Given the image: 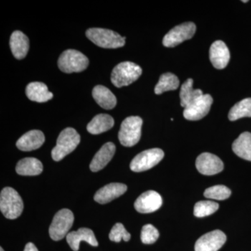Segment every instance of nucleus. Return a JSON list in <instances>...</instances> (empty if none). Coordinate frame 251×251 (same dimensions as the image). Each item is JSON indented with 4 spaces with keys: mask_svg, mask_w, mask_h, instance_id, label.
<instances>
[{
    "mask_svg": "<svg viewBox=\"0 0 251 251\" xmlns=\"http://www.w3.org/2000/svg\"><path fill=\"white\" fill-rule=\"evenodd\" d=\"M196 31V25L192 22L184 23L176 26L165 35L163 39V46L173 48L179 45L184 41L191 39Z\"/></svg>",
    "mask_w": 251,
    "mask_h": 251,
    "instance_id": "obj_9",
    "label": "nucleus"
},
{
    "mask_svg": "<svg viewBox=\"0 0 251 251\" xmlns=\"http://www.w3.org/2000/svg\"><path fill=\"white\" fill-rule=\"evenodd\" d=\"M24 251H39V250L34 244L28 243L27 245L25 246V248Z\"/></svg>",
    "mask_w": 251,
    "mask_h": 251,
    "instance_id": "obj_32",
    "label": "nucleus"
},
{
    "mask_svg": "<svg viewBox=\"0 0 251 251\" xmlns=\"http://www.w3.org/2000/svg\"><path fill=\"white\" fill-rule=\"evenodd\" d=\"M179 78L171 73H166L160 77L158 83L155 87V94H163L168 91L175 90L179 87Z\"/></svg>",
    "mask_w": 251,
    "mask_h": 251,
    "instance_id": "obj_26",
    "label": "nucleus"
},
{
    "mask_svg": "<svg viewBox=\"0 0 251 251\" xmlns=\"http://www.w3.org/2000/svg\"><path fill=\"white\" fill-rule=\"evenodd\" d=\"M109 238L112 242L119 243L123 239L125 242H128L130 239V234L127 232L123 224L117 223L112 227Z\"/></svg>",
    "mask_w": 251,
    "mask_h": 251,
    "instance_id": "obj_30",
    "label": "nucleus"
},
{
    "mask_svg": "<svg viewBox=\"0 0 251 251\" xmlns=\"http://www.w3.org/2000/svg\"><path fill=\"white\" fill-rule=\"evenodd\" d=\"M248 1H249L248 0H246V1H244V0H243L242 2L247 3Z\"/></svg>",
    "mask_w": 251,
    "mask_h": 251,
    "instance_id": "obj_33",
    "label": "nucleus"
},
{
    "mask_svg": "<svg viewBox=\"0 0 251 251\" xmlns=\"http://www.w3.org/2000/svg\"><path fill=\"white\" fill-rule=\"evenodd\" d=\"M243 117H251V98L243 99L229 110L228 118L230 121H236Z\"/></svg>",
    "mask_w": 251,
    "mask_h": 251,
    "instance_id": "obj_27",
    "label": "nucleus"
},
{
    "mask_svg": "<svg viewBox=\"0 0 251 251\" xmlns=\"http://www.w3.org/2000/svg\"><path fill=\"white\" fill-rule=\"evenodd\" d=\"M196 168L200 173L207 176L218 174L223 171L224 163L221 158L211 153H202L198 157Z\"/></svg>",
    "mask_w": 251,
    "mask_h": 251,
    "instance_id": "obj_12",
    "label": "nucleus"
},
{
    "mask_svg": "<svg viewBox=\"0 0 251 251\" xmlns=\"http://www.w3.org/2000/svg\"><path fill=\"white\" fill-rule=\"evenodd\" d=\"M213 99L210 94H203L184 108V117L190 121H198L210 111Z\"/></svg>",
    "mask_w": 251,
    "mask_h": 251,
    "instance_id": "obj_10",
    "label": "nucleus"
},
{
    "mask_svg": "<svg viewBox=\"0 0 251 251\" xmlns=\"http://www.w3.org/2000/svg\"><path fill=\"white\" fill-rule=\"evenodd\" d=\"M126 191V185L121 183H111L100 188L94 195V199L99 204H106L120 197Z\"/></svg>",
    "mask_w": 251,
    "mask_h": 251,
    "instance_id": "obj_15",
    "label": "nucleus"
},
{
    "mask_svg": "<svg viewBox=\"0 0 251 251\" xmlns=\"http://www.w3.org/2000/svg\"><path fill=\"white\" fill-rule=\"evenodd\" d=\"M116 147L111 142L105 143L96 153L90 163V170L94 173L100 171L108 165L115 155Z\"/></svg>",
    "mask_w": 251,
    "mask_h": 251,
    "instance_id": "obj_18",
    "label": "nucleus"
},
{
    "mask_svg": "<svg viewBox=\"0 0 251 251\" xmlns=\"http://www.w3.org/2000/svg\"><path fill=\"white\" fill-rule=\"evenodd\" d=\"M143 123V120L138 116L127 117L122 122L118 137L123 146L130 148L140 141Z\"/></svg>",
    "mask_w": 251,
    "mask_h": 251,
    "instance_id": "obj_5",
    "label": "nucleus"
},
{
    "mask_svg": "<svg viewBox=\"0 0 251 251\" xmlns=\"http://www.w3.org/2000/svg\"><path fill=\"white\" fill-rule=\"evenodd\" d=\"M202 95V90L193 89V79H188L181 86V90H180L179 96L181 106L184 107V108H186L196 99Z\"/></svg>",
    "mask_w": 251,
    "mask_h": 251,
    "instance_id": "obj_25",
    "label": "nucleus"
},
{
    "mask_svg": "<svg viewBox=\"0 0 251 251\" xmlns=\"http://www.w3.org/2000/svg\"><path fill=\"white\" fill-rule=\"evenodd\" d=\"M88 66V58L76 50H67L62 52L58 59L59 69L66 74L83 72Z\"/></svg>",
    "mask_w": 251,
    "mask_h": 251,
    "instance_id": "obj_6",
    "label": "nucleus"
},
{
    "mask_svg": "<svg viewBox=\"0 0 251 251\" xmlns=\"http://www.w3.org/2000/svg\"><path fill=\"white\" fill-rule=\"evenodd\" d=\"M74 216L72 211L62 209L54 215L49 227V234L54 241L62 240L67 237L74 224Z\"/></svg>",
    "mask_w": 251,
    "mask_h": 251,
    "instance_id": "obj_7",
    "label": "nucleus"
},
{
    "mask_svg": "<svg viewBox=\"0 0 251 251\" xmlns=\"http://www.w3.org/2000/svg\"><path fill=\"white\" fill-rule=\"evenodd\" d=\"M229 58L230 54L228 48L224 41H216L211 44L209 50V59L216 69H225L228 64Z\"/></svg>",
    "mask_w": 251,
    "mask_h": 251,
    "instance_id": "obj_14",
    "label": "nucleus"
},
{
    "mask_svg": "<svg viewBox=\"0 0 251 251\" xmlns=\"http://www.w3.org/2000/svg\"><path fill=\"white\" fill-rule=\"evenodd\" d=\"M24 204L17 191L11 187H6L0 194V210L8 219H16L22 214Z\"/></svg>",
    "mask_w": 251,
    "mask_h": 251,
    "instance_id": "obj_2",
    "label": "nucleus"
},
{
    "mask_svg": "<svg viewBox=\"0 0 251 251\" xmlns=\"http://www.w3.org/2000/svg\"><path fill=\"white\" fill-rule=\"evenodd\" d=\"M80 142V135L73 128L63 130L57 140V145L52 150V158L54 161H60L66 156L72 153Z\"/></svg>",
    "mask_w": 251,
    "mask_h": 251,
    "instance_id": "obj_3",
    "label": "nucleus"
},
{
    "mask_svg": "<svg viewBox=\"0 0 251 251\" xmlns=\"http://www.w3.org/2000/svg\"><path fill=\"white\" fill-rule=\"evenodd\" d=\"M10 48L16 59H23L29 51V39L22 31H14L10 38Z\"/></svg>",
    "mask_w": 251,
    "mask_h": 251,
    "instance_id": "obj_19",
    "label": "nucleus"
},
{
    "mask_svg": "<svg viewBox=\"0 0 251 251\" xmlns=\"http://www.w3.org/2000/svg\"><path fill=\"white\" fill-rule=\"evenodd\" d=\"M143 70L135 63L125 62L120 63L114 68L111 74V82L115 87L128 86L139 78Z\"/></svg>",
    "mask_w": 251,
    "mask_h": 251,
    "instance_id": "obj_4",
    "label": "nucleus"
},
{
    "mask_svg": "<svg viewBox=\"0 0 251 251\" xmlns=\"http://www.w3.org/2000/svg\"><path fill=\"white\" fill-rule=\"evenodd\" d=\"M227 240L222 231L216 229L208 232L198 239L195 251H218Z\"/></svg>",
    "mask_w": 251,
    "mask_h": 251,
    "instance_id": "obj_11",
    "label": "nucleus"
},
{
    "mask_svg": "<svg viewBox=\"0 0 251 251\" xmlns=\"http://www.w3.org/2000/svg\"><path fill=\"white\" fill-rule=\"evenodd\" d=\"M159 237L158 229L151 224L145 225L141 232V241L145 244H152Z\"/></svg>",
    "mask_w": 251,
    "mask_h": 251,
    "instance_id": "obj_31",
    "label": "nucleus"
},
{
    "mask_svg": "<svg viewBox=\"0 0 251 251\" xmlns=\"http://www.w3.org/2000/svg\"><path fill=\"white\" fill-rule=\"evenodd\" d=\"M115 125L114 119L108 114H99L88 124L87 129L93 135L100 134L111 129Z\"/></svg>",
    "mask_w": 251,
    "mask_h": 251,
    "instance_id": "obj_22",
    "label": "nucleus"
},
{
    "mask_svg": "<svg viewBox=\"0 0 251 251\" xmlns=\"http://www.w3.org/2000/svg\"><path fill=\"white\" fill-rule=\"evenodd\" d=\"M67 242L73 251H77L82 241L88 243L92 247H98V241L96 239L93 231L86 227H82L77 231H73L67 234Z\"/></svg>",
    "mask_w": 251,
    "mask_h": 251,
    "instance_id": "obj_16",
    "label": "nucleus"
},
{
    "mask_svg": "<svg viewBox=\"0 0 251 251\" xmlns=\"http://www.w3.org/2000/svg\"><path fill=\"white\" fill-rule=\"evenodd\" d=\"M16 171L23 176H36L42 173L43 164L37 158H25L18 162Z\"/></svg>",
    "mask_w": 251,
    "mask_h": 251,
    "instance_id": "obj_23",
    "label": "nucleus"
},
{
    "mask_svg": "<svg viewBox=\"0 0 251 251\" xmlns=\"http://www.w3.org/2000/svg\"><path fill=\"white\" fill-rule=\"evenodd\" d=\"M25 93L29 100L37 103H45L53 97V94L49 92L47 86L40 82L29 83L26 87Z\"/></svg>",
    "mask_w": 251,
    "mask_h": 251,
    "instance_id": "obj_20",
    "label": "nucleus"
},
{
    "mask_svg": "<svg viewBox=\"0 0 251 251\" xmlns=\"http://www.w3.org/2000/svg\"><path fill=\"white\" fill-rule=\"evenodd\" d=\"M230 189L224 185H216L206 188L204 193V197L216 201H224L231 196Z\"/></svg>",
    "mask_w": 251,
    "mask_h": 251,
    "instance_id": "obj_29",
    "label": "nucleus"
},
{
    "mask_svg": "<svg viewBox=\"0 0 251 251\" xmlns=\"http://www.w3.org/2000/svg\"><path fill=\"white\" fill-rule=\"evenodd\" d=\"M232 150L237 156L251 161V133L244 132L234 140Z\"/></svg>",
    "mask_w": 251,
    "mask_h": 251,
    "instance_id": "obj_24",
    "label": "nucleus"
},
{
    "mask_svg": "<svg viewBox=\"0 0 251 251\" xmlns=\"http://www.w3.org/2000/svg\"><path fill=\"white\" fill-rule=\"evenodd\" d=\"M0 251H4V249H2V248H0Z\"/></svg>",
    "mask_w": 251,
    "mask_h": 251,
    "instance_id": "obj_34",
    "label": "nucleus"
},
{
    "mask_svg": "<svg viewBox=\"0 0 251 251\" xmlns=\"http://www.w3.org/2000/svg\"><path fill=\"white\" fill-rule=\"evenodd\" d=\"M219 205L217 202L213 201H200L195 204L194 215L196 217L202 218L211 215L219 209Z\"/></svg>",
    "mask_w": 251,
    "mask_h": 251,
    "instance_id": "obj_28",
    "label": "nucleus"
},
{
    "mask_svg": "<svg viewBox=\"0 0 251 251\" xmlns=\"http://www.w3.org/2000/svg\"><path fill=\"white\" fill-rule=\"evenodd\" d=\"M45 142V135L39 130L28 131L19 138L16 143V147L23 151H30L37 150L42 146Z\"/></svg>",
    "mask_w": 251,
    "mask_h": 251,
    "instance_id": "obj_17",
    "label": "nucleus"
},
{
    "mask_svg": "<svg viewBox=\"0 0 251 251\" xmlns=\"http://www.w3.org/2000/svg\"><path fill=\"white\" fill-rule=\"evenodd\" d=\"M164 157V152L161 149L153 148L140 153L130 162V168L135 173L151 169L161 162Z\"/></svg>",
    "mask_w": 251,
    "mask_h": 251,
    "instance_id": "obj_8",
    "label": "nucleus"
},
{
    "mask_svg": "<svg viewBox=\"0 0 251 251\" xmlns=\"http://www.w3.org/2000/svg\"><path fill=\"white\" fill-rule=\"evenodd\" d=\"M86 36L94 44L103 49H115L125 45L126 38L110 29L91 28L86 31Z\"/></svg>",
    "mask_w": 251,
    "mask_h": 251,
    "instance_id": "obj_1",
    "label": "nucleus"
},
{
    "mask_svg": "<svg viewBox=\"0 0 251 251\" xmlns=\"http://www.w3.org/2000/svg\"><path fill=\"white\" fill-rule=\"evenodd\" d=\"M163 203L159 193L154 191H148L140 195L135 201L134 206L137 211L141 214H149L156 211Z\"/></svg>",
    "mask_w": 251,
    "mask_h": 251,
    "instance_id": "obj_13",
    "label": "nucleus"
},
{
    "mask_svg": "<svg viewBox=\"0 0 251 251\" xmlns=\"http://www.w3.org/2000/svg\"><path fill=\"white\" fill-rule=\"evenodd\" d=\"M94 100L101 108L112 110L116 106L117 99L113 93L103 85H97L92 90Z\"/></svg>",
    "mask_w": 251,
    "mask_h": 251,
    "instance_id": "obj_21",
    "label": "nucleus"
}]
</instances>
